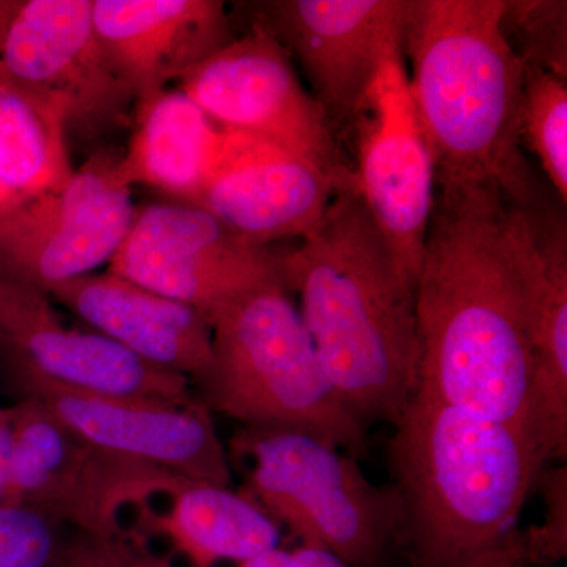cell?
<instances>
[{
    "mask_svg": "<svg viewBox=\"0 0 567 567\" xmlns=\"http://www.w3.org/2000/svg\"><path fill=\"white\" fill-rule=\"evenodd\" d=\"M566 249L558 210L505 203L486 183L436 181L415 290V393L520 429L533 443L537 306Z\"/></svg>",
    "mask_w": 567,
    "mask_h": 567,
    "instance_id": "1",
    "label": "cell"
},
{
    "mask_svg": "<svg viewBox=\"0 0 567 567\" xmlns=\"http://www.w3.org/2000/svg\"><path fill=\"white\" fill-rule=\"evenodd\" d=\"M279 265L342 404L364 425L398 423L417 383L415 289L354 192L352 175Z\"/></svg>",
    "mask_w": 567,
    "mask_h": 567,
    "instance_id": "2",
    "label": "cell"
},
{
    "mask_svg": "<svg viewBox=\"0 0 567 567\" xmlns=\"http://www.w3.org/2000/svg\"><path fill=\"white\" fill-rule=\"evenodd\" d=\"M390 461L415 567H477L505 550L546 466L520 429L415 393Z\"/></svg>",
    "mask_w": 567,
    "mask_h": 567,
    "instance_id": "3",
    "label": "cell"
},
{
    "mask_svg": "<svg viewBox=\"0 0 567 567\" xmlns=\"http://www.w3.org/2000/svg\"><path fill=\"white\" fill-rule=\"evenodd\" d=\"M505 0H410V89L436 159V181L486 183L529 204L522 152L524 66L502 32Z\"/></svg>",
    "mask_w": 567,
    "mask_h": 567,
    "instance_id": "4",
    "label": "cell"
},
{
    "mask_svg": "<svg viewBox=\"0 0 567 567\" xmlns=\"http://www.w3.org/2000/svg\"><path fill=\"white\" fill-rule=\"evenodd\" d=\"M213 358L197 382L205 406L245 427L286 429L363 453L365 425L324 374L292 293L267 284L210 320Z\"/></svg>",
    "mask_w": 567,
    "mask_h": 567,
    "instance_id": "5",
    "label": "cell"
},
{
    "mask_svg": "<svg viewBox=\"0 0 567 567\" xmlns=\"http://www.w3.org/2000/svg\"><path fill=\"white\" fill-rule=\"evenodd\" d=\"M246 464L249 496L301 546L354 567H375L402 536L398 487L377 486L352 454L305 432L244 427L233 442Z\"/></svg>",
    "mask_w": 567,
    "mask_h": 567,
    "instance_id": "6",
    "label": "cell"
},
{
    "mask_svg": "<svg viewBox=\"0 0 567 567\" xmlns=\"http://www.w3.org/2000/svg\"><path fill=\"white\" fill-rule=\"evenodd\" d=\"M0 82L61 115L69 132L122 125L136 106L104 55L92 0H0Z\"/></svg>",
    "mask_w": 567,
    "mask_h": 567,
    "instance_id": "7",
    "label": "cell"
},
{
    "mask_svg": "<svg viewBox=\"0 0 567 567\" xmlns=\"http://www.w3.org/2000/svg\"><path fill=\"white\" fill-rule=\"evenodd\" d=\"M9 412L11 454L3 505L35 507L99 543L117 536L130 503L183 481L93 450L31 399Z\"/></svg>",
    "mask_w": 567,
    "mask_h": 567,
    "instance_id": "8",
    "label": "cell"
},
{
    "mask_svg": "<svg viewBox=\"0 0 567 567\" xmlns=\"http://www.w3.org/2000/svg\"><path fill=\"white\" fill-rule=\"evenodd\" d=\"M354 192L416 290L436 197V159L417 114L404 48L380 66L352 123Z\"/></svg>",
    "mask_w": 567,
    "mask_h": 567,
    "instance_id": "9",
    "label": "cell"
},
{
    "mask_svg": "<svg viewBox=\"0 0 567 567\" xmlns=\"http://www.w3.org/2000/svg\"><path fill=\"white\" fill-rule=\"evenodd\" d=\"M118 156L95 153L61 188L0 213V278L50 293L111 262L137 210Z\"/></svg>",
    "mask_w": 567,
    "mask_h": 567,
    "instance_id": "10",
    "label": "cell"
},
{
    "mask_svg": "<svg viewBox=\"0 0 567 567\" xmlns=\"http://www.w3.org/2000/svg\"><path fill=\"white\" fill-rule=\"evenodd\" d=\"M279 257L199 205L163 203L137 208L107 271L189 306L210 324L224 306L282 281Z\"/></svg>",
    "mask_w": 567,
    "mask_h": 567,
    "instance_id": "11",
    "label": "cell"
},
{
    "mask_svg": "<svg viewBox=\"0 0 567 567\" xmlns=\"http://www.w3.org/2000/svg\"><path fill=\"white\" fill-rule=\"evenodd\" d=\"M181 89L219 128L274 142L338 186L352 175L322 106L306 91L289 52L262 25L213 52L183 78Z\"/></svg>",
    "mask_w": 567,
    "mask_h": 567,
    "instance_id": "12",
    "label": "cell"
},
{
    "mask_svg": "<svg viewBox=\"0 0 567 567\" xmlns=\"http://www.w3.org/2000/svg\"><path fill=\"white\" fill-rule=\"evenodd\" d=\"M9 382L100 453L182 480L233 486L229 454L204 402L93 393L33 375Z\"/></svg>",
    "mask_w": 567,
    "mask_h": 567,
    "instance_id": "13",
    "label": "cell"
},
{
    "mask_svg": "<svg viewBox=\"0 0 567 567\" xmlns=\"http://www.w3.org/2000/svg\"><path fill=\"white\" fill-rule=\"evenodd\" d=\"M0 363L7 379L33 375L93 393L193 402L192 380L148 364L96 331L63 322L50 295L0 278Z\"/></svg>",
    "mask_w": 567,
    "mask_h": 567,
    "instance_id": "14",
    "label": "cell"
},
{
    "mask_svg": "<svg viewBox=\"0 0 567 567\" xmlns=\"http://www.w3.org/2000/svg\"><path fill=\"white\" fill-rule=\"evenodd\" d=\"M410 0H279L257 24L297 59L333 126L352 123L380 66L404 48Z\"/></svg>",
    "mask_w": 567,
    "mask_h": 567,
    "instance_id": "15",
    "label": "cell"
},
{
    "mask_svg": "<svg viewBox=\"0 0 567 567\" xmlns=\"http://www.w3.org/2000/svg\"><path fill=\"white\" fill-rule=\"evenodd\" d=\"M315 164L274 142L224 130L197 204L254 245L303 238L336 189Z\"/></svg>",
    "mask_w": 567,
    "mask_h": 567,
    "instance_id": "16",
    "label": "cell"
},
{
    "mask_svg": "<svg viewBox=\"0 0 567 567\" xmlns=\"http://www.w3.org/2000/svg\"><path fill=\"white\" fill-rule=\"evenodd\" d=\"M92 17L107 62L136 103L234 39L219 0H92Z\"/></svg>",
    "mask_w": 567,
    "mask_h": 567,
    "instance_id": "17",
    "label": "cell"
},
{
    "mask_svg": "<svg viewBox=\"0 0 567 567\" xmlns=\"http://www.w3.org/2000/svg\"><path fill=\"white\" fill-rule=\"evenodd\" d=\"M48 295L148 364L196 383L210 368L212 327L189 306L111 271L81 276Z\"/></svg>",
    "mask_w": 567,
    "mask_h": 567,
    "instance_id": "18",
    "label": "cell"
},
{
    "mask_svg": "<svg viewBox=\"0 0 567 567\" xmlns=\"http://www.w3.org/2000/svg\"><path fill=\"white\" fill-rule=\"evenodd\" d=\"M134 121L128 147L118 156L123 182L196 205L224 130L181 87L137 102Z\"/></svg>",
    "mask_w": 567,
    "mask_h": 567,
    "instance_id": "19",
    "label": "cell"
},
{
    "mask_svg": "<svg viewBox=\"0 0 567 567\" xmlns=\"http://www.w3.org/2000/svg\"><path fill=\"white\" fill-rule=\"evenodd\" d=\"M169 507L155 524L193 567L237 565L279 547L274 517L230 486L183 481L167 494Z\"/></svg>",
    "mask_w": 567,
    "mask_h": 567,
    "instance_id": "20",
    "label": "cell"
},
{
    "mask_svg": "<svg viewBox=\"0 0 567 567\" xmlns=\"http://www.w3.org/2000/svg\"><path fill=\"white\" fill-rule=\"evenodd\" d=\"M66 133L61 115L0 82V213L69 181Z\"/></svg>",
    "mask_w": 567,
    "mask_h": 567,
    "instance_id": "21",
    "label": "cell"
},
{
    "mask_svg": "<svg viewBox=\"0 0 567 567\" xmlns=\"http://www.w3.org/2000/svg\"><path fill=\"white\" fill-rule=\"evenodd\" d=\"M522 144L527 142L544 174L567 204V81L535 66H524L520 106Z\"/></svg>",
    "mask_w": 567,
    "mask_h": 567,
    "instance_id": "22",
    "label": "cell"
},
{
    "mask_svg": "<svg viewBox=\"0 0 567 567\" xmlns=\"http://www.w3.org/2000/svg\"><path fill=\"white\" fill-rule=\"evenodd\" d=\"M502 32L522 66H535L567 81L565 0H505Z\"/></svg>",
    "mask_w": 567,
    "mask_h": 567,
    "instance_id": "23",
    "label": "cell"
},
{
    "mask_svg": "<svg viewBox=\"0 0 567 567\" xmlns=\"http://www.w3.org/2000/svg\"><path fill=\"white\" fill-rule=\"evenodd\" d=\"M65 527L35 507L0 505V567L58 566Z\"/></svg>",
    "mask_w": 567,
    "mask_h": 567,
    "instance_id": "24",
    "label": "cell"
},
{
    "mask_svg": "<svg viewBox=\"0 0 567 567\" xmlns=\"http://www.w3.org/2000/svg\"><path fill=\"white\" fill-rule=\"evenodd\" d=\"M543 488L546 513L539 527L529 528L520 536L525 557L537 563H554L567 551V468L566 464L544 468L537 475Z\"/></svg>",
    "mask_w": 567,
    "mask_h": 567,
    "instance_id": "25",
    "label": "cell"
},
{
    "mask_svg": "<svg viewBox=\"0 0 567 567\" xmlns=\"http://www.w3.org/2000/svg\"><path fill=\"white\" fill-rule=\"evenodd\" d=\"M237 567H354L344 559L336 557L330 551L300 546L286 550L276 547L274 550L265 551L259 557L237 565Z\"/></svg>",
    "mask_w": 567,
    "mask_h": 567,
    "instance_id": "26",
    "label": "cell"
},
{
    "mask_svg": "<svg viewBox=\"0 0 567 567\" xmlns=\"http://www.w3.org/2000/svg\"><path fill=\"white\" fill-rule=\"evenodd\" d=\"M11 454V427L9 409L3 410L0 416V505L6 498L7 483H9Z\"/></svg>",
    "mask_w": 567,
    "mask_h": 567,
    "instance_id": "27",
    "label": "cell"
},
{
    "mask_svg": "<svg viewBox=\"0 0 567 567\" xmlns=\"http://www.w3.org/2000/svg\"><path fill=\"white\" fill-rule=\"evenodd\" d=\"M525 563H527V557H525L520 536L517 535L516 539L505 550L499 551L494 558L477 567H524Z\"/></svg>",
    "mask_w": 567,
    "mask_h": 567,
    "instance_id": "28",
    "label": "cell"
},
{
    "mask_svg": "<svg viewBox=\"0 0 567 567\" xmlns=\"http://www.w3.org/2000/svg\"><path fill=\"white\" fill-rule=\"evenodd\" d=\"M3 410L6 409H2V406H0V416H2Z\"/></svg>",
    "mask_w": 567,
    "mask_h": 567,
    "instance_id": "29",
    "label": "cell"
}]
</instances>
